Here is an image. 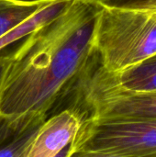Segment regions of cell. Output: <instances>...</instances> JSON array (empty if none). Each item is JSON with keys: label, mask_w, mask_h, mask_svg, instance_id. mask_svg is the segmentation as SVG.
Returning a JSON list of instances; mask_svg holds the SVG:
<instances>
[{"label": "cell", "mask_w": 156, "mask_h": 157, "mask_svg": "<svg viewBox=\"0 0 156 157\" xmlns=\"http://www.w3.org/2000/svg\"><path fill=\"white\" fill-rule=\"evenodd\" d=\"M95 44L108 73L138 64L156 53V11L101 6Z\"/></svg>", "instance_id": "2"}, {"label": "cell", "mask_w": 156, "mask_h": 157, "mask_svg": "<svg viewBox=\"0 0 156 157\" xmlns=\"http://www.w3.org/2000/svg\"><path fill=\"white\" fill-rule=\"evenodd\" d=\"M104 6L156 11V0H111Z\"/></svg>", "instance_id": "8"}, {"label": "cell", "mask_w": 156, "mask_h": 157, "mask_svg": "<svg viewBox=\"0 0 156 157\" xmlns=\"http://www.w3.org/2000/svg\"><path fill=\"white\" fill-rule=\"evenodd\" d=\"M74 141L69 144L67 146H65L56 156L54 157H70V155H72V153L74 152Z\"/></svg>", "instance_id": "10"}, {"label": "cell", "mask_w": 156, "mask_h": 157, "mask_svg": "<svg viewBox=\"0 0 156 157\" xmlns=\"http://www.w3.org/2000/svg\"><path fill=\"white\" fill-rule=\"evenodd\" d=\"M81 101L47 119L36 131L24 157H54L78 135L86 118Z\"/></svg>", "instance_id": "5"}, {"label": "cell", "mask_w": 156, "mask_h": 157, "mask_svg": "<svg viewBox=\"0 0 156 157\" xmlns=\"http://www.w3.org/2000/svg\"><path fill=\"white\" fill-rule=\"evenodd\" d=\"M53 0H0V39L16 29Z\"/></svg>", "instance_id": "7"}, {"label": "cell", "mask_w": 156, "mask_h": 157, "mask_svg": "<svg viewBox=\"0 0 156 157\" xmlns=\"http://www.w3.org/2000/svg\"><path fill=\"white\" fill-rule=\"evenodd\" d=\"M83 105L86 118L156 119V93H132L111 84L97 62L84 86Z\"/></svg>", "instance_id": "4"}, {"label": "cell", "mask_w": 156, "mask_h": 157, "mask_svg": "<svg viewBox=\"0 0 156 157\" xmlns=\"http://www.w3.org/2000/svg\"><path fill=\"white\" fill-rule=\"evenodd\" d=\"M89 4H93V5H97V6H104L106 5H108L111 0H81Z\"/></svg>", "instance_id": "11"}, {"label": "cell", "mask_w": 156, "mask_h": 157, "mask_svg": "<svg viewBox=\"0 0 156 157\" xmlns=\"http://www.w3.org/2000/svg\"><path fill=\"white\" fill-rule=\"evenodd\" d=\"M70 157H156V155H134L106 151H86L74 150Z\"/></svg>", "instance_id": "9"}, {"label": "cell", "mask_w": 156, "mask_h": 157, "mask_svg": "<svg viewBox=\"0 0 156 157\" xmlns=\"http://www.w3.org/2000/svg\"><path fill=\"white\" fill-rule=\"evenodd\" d=\"M74 150L156 155V119L86 118Z\"/></svg>", "instance_id": "3"}, {"label": "cell", "mask_w": 156, "mask_h": 157, "mask_svg": "<svg viewBox=\"0 0 156 157\" xmlns=\"http://www.w3.org/2000/svg\"><path fill=\"white\" fill-rule=\"evenodd\" d=\"M99 69L111 84L122 90L132 93H156V53L116 74L106 72L100 64Z\"/></svg>", "instance_id": "6"}, {"label": "cell", "mask_w": 156, "mask_h": 157, "mask_svg": "<svg viewBox=\"0 0 156 157\" xmlns=\"http://www.w3.org/2000/svg\"><path fill=\"white\" fill-rule=\"evenodd\" d=\"M100 6L74 0L9 52L0 78V121L15 134L38 129L66 98L71 105L97 55Z\"/></svg>", "instance_id": "1"}]
</instances>
